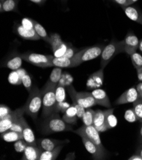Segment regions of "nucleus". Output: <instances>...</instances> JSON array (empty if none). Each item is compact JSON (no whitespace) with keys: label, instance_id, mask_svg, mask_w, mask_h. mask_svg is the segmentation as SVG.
<instances>
[{"label":"nucleus","instance_id":"obj_1","mask_svg":"<svg viewBox=\"0 0 142 160\" xmlns=\"http://www.w3.org/2000/svg\"><path fill=\"white\" fill-rule=\"evenodd\" d=\"M43 134H52L62 132H74L71 124L66 123L57 112L52 114L45 118L42 125Z\"/></svg>","mask_w":142,"mask_h":160},{"label":"nucleus","instance_id":"obj_2","mask_svg":"<svg viewBox=\"0 0 142 160\" xmlns=\"http://www.w3.org/2000/svg\"><path fill=\"white\" fill-rule=\"evenodd\" d=\"M56 87L46 83L41 90L42 93V116L44 118L49 117L54 112L57 103Z\"/></svg>","mask_w":142,"mask_h":160},{"label":"nucleus","instance_id":"obj_3","mask_svg":"<svg viewBox=\"0 0 142 160\" xmlns=\"http://www.w3.org/2000/svg\"><path fill=\"white\" fill-rule=\"evenodd\" d=\"M42 106V93L37 86L33 88L29 92V97L24 105L26 114L36 120Z\"/></svg>","mask_w":142,"mask_h":160},{"label":"nucleus","instance_id":"obj_4","mask_svg":"<svg viewBox=\"0 0 142 160\" xmlns=\"http://www.w3.org/2000/svg\"><path fill=\"white\" fill-rule=\"evenodd\" d=\"M103 49V45H97L86 47L80 51H78L72 58L75 67L79 66L81 64L84 62L97 58L101 56Z\"/></svg>","mask_w":142,"mask_h":160},{"label":"nucleus","instance_id":"obj_5","mask_svg":"<svg viewBox=\"0 0 142 160\" xmlns=\"http://www.w3.org/2000/svg\"><path fill=\"white\" fill-rule=\"evenodd\" d=\"M124 52L122 42L112 40L107 45L104 47V49L101 54V68H105L117 54Z\"/></svg>","mask_w":142,"mask_h":160},{"label":"nucleus","instance_id":"obj_6","mask_svg":"<svg viewBox=\"0 0 142 160\" xmlns=\"http://www.w3.org/2000/svg\"><path fill=\"white\" fill-rule=\"evenodd\" d=\"M21 56L23 60L40 68H45L54 67L52 59L54 56L52 55H44L32 52H27L21 54Z\"/></svg>","mask_w":142,"mask_h":160},{"label":"nucleus","instance_id":"obj_7","mask_svg":"<svg viewBox=\"0 0 142 160\" xmlns=\"http://www.w3.org/2000/svg\"><path fill=\"white\" fill-rule=\"evenodd\" d=\"M68 91L70 97L73 98L84 108H89L97 105L96 100H94L91 92H77L73 86L68 88Z\"/></svg>","mask_w":142,"mask_h":160},{"label":"nucleus","instance_id":"obj_8","mask_svg":"<svg viewBox=\"0 0 142 160\" xmlns=\"http://www.w3.org/2000/svg\"><path fill=\"white\" fill-rule=\"evenodd\" d=\"M74 133L81 137H85L93 143L96 144L101 150L106 151V150L102 144V142L100 136V132L96 130L94 125L82 126V127L74 131Z\"/></svg>","mask_w":142,"mask_h":160},{"label":"nucleus","instance_id":"obj_9","mask_svg":"<svg viewBox=\"0 0 142 160\" xmlns=\"http://www.w3.org/2000/svg\"><path fill=\"white\" fill-rule=\"evenodd\" d=\"M24 114H26V112L24 106L12 111V112L8 116L2 119H0V133H2L9 130L13 123L17 119L23 116Z\"/></svg>","mask_w":142,"mask_h":160},{"label":"nucleus","instance_id":"obj_10","mask_svg":"<svg viewBox=\"0 0 142 160\" xmlns=\"http://www.w3.org/2000/svg\"><path fill=\"white\" fill-rule=\"evenodd\" d=\"M50 44L54 52V57H62L66 52L68 45L63 42L61 36L57 33H52L50 35Z\"/></svg>","mask_w":142,"mask_h":160},{"label":"nucleus","instance_id":"obj_11","mask_svg":"<svg viewBox=\"0 0 142 160\" xmlns=\"http://www.w3.org/2000/svg\"><path fill=\"white\" fill-rule=\"evenodd\" d=\"M122 42L124 52L129 55L136 52L139 47L140 41L132 31L129 32Z\"/></svg>","mask_w":142,"mask_h":160},{"label":"nucleus","instance_id":"obj_12","mask_svg":"<svg viewBox=\"0 0 142 160\" xmlns=\"http://www.w3.org/2000/svg\"><path fill=\"white\" fill-rule=\"evenodd\" d=\"M86 150L92 155L94 159H104L107 156V151L101 150L96 144L85 137H81Z\"/></svg>","mask_w":142,"mask_h":160},{"label":"nucleus","instance_id":"obj_13","mask_svg":"<svg viewBox=\"0 0 142 160\" xmlns=\"http://www.w3.org/2000/svg\"><path fill=\"white\" fill-rule=\"evenodd\" d=\"M69 140H61L51 138H42L37 140V146L43 151L52 150L61 145H65Z\"/></svg>","mask_w":142,"mask_h":160},{"label":"nucleus","instance_id":"obj_14","mask_svg":"<svg viewBox=\"0 0 142 160\" xmlns=\"http://www.w3.org/2000/svg\"><path fill=\"white\" fill-rule=\"evenodd\" d=\"M139 98L136 88L132 87L124 91L118 99L115 102V105H123L126 103H134Z\"/></svg>","mask_w":142,"mask_h":160},{"label":"nucleus","instance_id":"obj_15","mask_svg":"<svg viewBox=\"0 0 142 160\" xmlns=\"http://www.w3.org/2000/svg\"><path fill=\"white\" fill-rule=\"evenodd\" d=\"M104 81V69L101 68L98 71L91 74L87 80V88L88 89H96L101 88Z\"/></svg>","mask_w":142,"mask_h":160},{"label":"nucleus","instance_id":"obj_16","mask_svg":"<svg viewBox=\"0 0 142 160\" xmlns=\"http://www.w3.org/2000/svg\"><path fill=\"white\" fill-rule=\"evenodd\" d=\"M93 125L99 132H104L108 130L106 122L105 110H97L95 111Z\"/></svg>","mask_w":142,"mask_h":160},{"label":"nucleus","instance_id":"obj_17","mask_svg":"<svg viewBox=\"0 0 142 160\" xmlns=\"http://www.w3.org/2000/svg\"><path fill=\"white\" fill-rule=\"evenodd\" d=\"M91 94L93 96L94 100H96L97 105L108 108L111 107V103H110L109 98L105 91L102 89L98 88L94 89L91 92Z\"/></svg>","mask_w":142,"mask_h":160},{"label":"nucleus","instance_id":"obj_18","mask_svg":"<svg viewBox=\"0 0 142 160\" xmlns=\"http://www.w3.org/2000/svg\"><path fill=\"white\" fill-rule=\"evenodd\" d=\"M42 150L37 146L26 145L24 149L22 159L23 160H40Z\"/></svg>","mask_w":142,"mask_h":160},{"label":"nucleus","instance_id":"obj_19","mask_svg":"<svg viewBox=\"0 0 142 160\" xmlns=\"http://www.w3.org/2000/svg\"><path fill=\"white\" fill-rule=\"evenodd\" d=\"M15 32L19 37L26 40H38L40 39L34 29H27L22 25H18L16 27Z\"/></svg>","mask_w":142,"mask_h":160},{"label":"nucleus","instance_id":"obj_20","mask_svg":"<svg viewBox=\"0 0 142 160\" xmlns=\"http://www.w3.org/2000/svg\"><path fill=\"white\" fill-rule=\"evenodd\" d=\"M122 8L129 19L142 25V12L138 8L131 5Z\"/></svg>","mask_w":142,"mask_h":160},{"label":"nucleus","instance_id":"obj_21","mask_svg":"<svg viewBox=\"0 0 142 160\" xmlns=\"http://www.w3.org/2000/svg\"><path fill=\"white\" fill-rule=\"evenodd\" d=\"M22 133L23 136V140L26 144L37 146V140H36L35 135L25 119L23 122V130Z\"/></svg>","mask_w":142,"mask_h":160},{"label":"nucleus","instance_id":"obj_22","mask_svg":"<svg viewBox=\"0 0 142 160\" xmlns=\"http://www.w3.org/2000/svg\"><path fill=\"white\" fill-rule=\"evenodd\" d=\"M22 58L21 54L13 53L9 56L5 62V67L12 70H17L21 68L22 62Z\"/></svg>","mask_w":142,"mask_h":160},{"label":"nucleus","instance_id":"obj_23","mask_svg":"<svg viewBox=\"0 0 142 160\" xmlns=\"http://www.w3.org/2000/svg\"><path fill=\"white\" fill-rule=\"evenodd\" d=\"M66 123L69 124L76 125L77 122V111L75 107L73 105H71V106L68 108V110L63 114L62 118Z\"/></svg>","mask_w":142,"mask_h":160},{"label":"nucleus","instance_id":"obj_24","mask_svg":"<svg viewBox=\"0 0 142 160\" xmlns=\"http://www.w3.org/2000/svg\"><path fill=\"white\" fill-rule=\"evenodd\" d=\"M53 65L55 67L62 68H73L75 67L72 58L64 57H54L52 59Z\"/></svg>","mask_w":142,"mask_h":160},{"label":"nucleus","instance_id":"obj_25","mask_svg":"<svg viewBox=\"0 0 142 160\" xmlns=\"http://www.w3.org/2000/svg\"><path fill=\"white\" fill-rule=\"evenodd\" d=\"M24 69L19 68L17 70H14L8 76V81L10 84L13 85H19L22 84V78L26 73Z\"/></svg>","mask_w":142,"mask_h":160},{"label":"nucleus","instance_id":"obj_26","mask_svg":"<svg viewBox=\"0 0 142 160\" xmlns=\"http://www.w3.org/2000/svg\"><path fill=\"white\" fill-rule=\"evenodd\" d=\"M64 146L65 145H61L52 150L42 151L40 160H55L60 154Z\"/></svg>","mask_w":142,"mask_h":160},{"label":"nucleus","instance_id":"obj_27","mask_svg":"<svg viewBox=\"0 0 142 160\" xmlns=\"http://www.w3.org/2000/svg\"><path fill=\"white\" fill-rule=\"evenodd\" d=\"M1 138L7 142H13L23 140L22 133L12 130H8L1 133Z\"/></svg>","mask_w":142,"mask_h":160},{"label":"nucleus","instance_id":"obj_28","mask_svg":"<svg viewBox=\"0 0 142 160\" xmlns=\"http://www.w3.org/2000/svg\"><path fill=\"white\" fill-rule=\"evenodd\" d=\"M18 3L19 0H3L0 2V10L1 12L17 11Z\"/></svg>","mask_w":142,"mask_h":160},{"label":"nucleus","instance_id":"obj_29","mask_svg":"<svg viewBox=\"0 0 142 160\" xmlns=\"http://www.w3.org/2000/svg\"><path fill=\"white\" fill-rule=\"evenodd\" d=\"M114 108H109L107 110H105V117H106V125L109 129L114 128L117 124V118L114 114Z\"/></svg>","mask_w":142,"mask_h":160},{"label":"nucleus","instance_id":"obj_30","mask_svg":"<svg viewBox=\"0 0 142 160\" xmlns=\"http://www.w3.org/2000/svg\"><path fill=\"white\" fill-rule=\"evenodd\" d=\"M33 24V29L36 31L37 35L40 37V38L43 39L45 42L50 43L51 42V37L47 34L46 30L45 28L37 21L32 19Z\"/></svg>","mask_w":142,"mask_h":160},{"label":"nucleus","instance_id":"obj_31","mask_svg":"<svg viewBox=\"0 0 142 160\" xmlns=\"http://www.w3.org/2000/svg\"><path fill=\"white\" fill-rule=\"evenodd\" d=\"M61 74H62V70L61 68H59V67L54 68L51 72V74L49 77V80L47 81L46 83L54 86H57L60 80V78L61 77Z\"/></svg>","mask_w":142,"mask_h":160},{"label":"nucleus","instance_id":"obj_32","mask_svg":"<svg viewBox=\"0 0 142 160\" xmlns=\"http://www.w3.org/2000/svg\"><path fill=\"white\" fill-rule=\"evenodd\" d=\"M94 114H95V111L93 110L91 108L86 109L85 112L82 118L84 122V125L85 126L93 125Z\"/></svg>","mask_w":142,"mask_h":160},{"label":"nucleus","instance_id":"obj_33","mask_svg":"<svg viewBox=\"0 0 142 160\" xmlns=\"http://www.w3.org/2000/svg\"><path fill=\"white\" fill-rule=\"evenodd\" d=\"M134 112L136 116L138 121L142 122V99L138 98L133 103Z\"/></svg>","mask_w":142,"mask_h":160},{"label":"nucleus","instance_id":"obj_34","mask_svg":"<svg viewBox=\"0 0 142 160\" xmlns=\"http://www.w3.org/2000/svg\"><path fill=\"white\" fill-rule=\"evenodd\" d=\"M56 98L57 103L65 101L66 91L64 86L60 84H57L56 89Z\"/></svg>","mask_w":142,"mask_h":160},{"label":"nucleus","instance_id":"obj_35","mask_svg":"<svg viewBox=\"0 0 142 160\" xmlns=\"http://www.w3.org/2000/svg\"><path fill=\"white\" fill-rule=\"evenodd\" d=\"M133 65L135 69L142 67V56L138 52H135L130 55Z\"/></svg>","mask_w":142,"mask_h":160},{"label":"nucleus","instance_id":"obj_36","mask_svg":"<svg viewBox=\"0 0 142 160\" xmlns=\"http://www.w3.org/2000/svg\"><path fill=\"white\" fill-rule=\"evenodd\" d=\"M24 119V118L23 116H22L20 118H19L18 119H17L13 123L12 127L10 128V129L9 130L17 132H19V133H22V130H23Z\"/></svg>","mask_w":142,"mask_h":160},{"label":"nucleus","instance_id":"obj_37","mask_svg":"<svg viewBox=\"0 0 142 160\" xmlns=\"http://www.w3.org/2000/svg\"><path fill=\"white\" fill-rule=\"evenodd\" d=\"M70 106H71V105L66 101L56 103L54 112H57V113L61 112L62 114H64Z\"/></svg>","mask_w":142,"mask_h":160},{"label":"nucleus","instance_id":"obj_38","mask_svg":"<svg viewBox=\"0 0 142 160\" xmlns=\"http://www.w3.org/2000/svg\"><path fill=\"white\" fill-rule=\"evenodd\" d=\"M22 84L24 85V88L28 91L29 92L33 89L32 86V81H31V77L26 73L22 78Z\"/></svg>","mask_w":142,"mask_h":160},{"label":"nucleus","instance_id":"obj_39","mask_svg":"<svg viewBox=\"0 0 142 160\" xmlns=\"http://www.w3.org/2000/svg\"><path fill=\"white\" fill-rule=\"evenodd\" d=\"M12 111L8 106L2 104L1 106H0V119H2L8 116L11 112Z\"/></svg>","mask_w":142,"mask_h":160},{"label":"nucleus","instance_id":"obj_40","mask_svg":"<svg viewBox=\"0 0 142 160\" xmlns=\"http://www.w3.org/2000/svg\"><path fill=\"white\" fill-rule=\"evenodd\" d=\"M124 118L125 120H127L129 122H135L138 121L136 114L134 112L133 109H130L125 112Z\"/></svg>","mask_w":142,"mask_h":160},{"label":"nucleus","instance_id":"obj_41","mask_svg":"<svg viewBox=\"0 0 142 160\" xmlns=\"http://www.w3.org/2000/svg\"><path fill=\"white\" fill-rule=\"evenodd\" d=\"M78 52V50L76 49H75V47H73L72 46H71V47L69 46L66 52L62 57L68 58H72Z\"/></svg>","mask_w":142,"mask_h":160},{"label":"nucleus","instance_id":"obj_42","mask_svg":"<svg viewBox=\"0 0 142 160\" xmlns=\"http://www.w3.org/2000/svg\"><path fill=\"white\" fill-rule=\"evenodd\" d=\"M22 26L27 29H33V24L32 19L24 18L22 21Z\"/></svg>","mask_w":142,"mask_h":160},{"label":"nucleus","instance_id":"obj_43","mask_svg":"<svg viewBox=\"0 0 142 160\" xmlns=\"http://www.w3.org/2000/svg\"><path fill=\"white\" fill-rule=\"evenodd\" d=\"M136 90L138 91L139 98L142 99V82H140L136 86Z\"/></svg>","mask_w":142,"mask_h":160},{"label":"nucleus","instance_id":"obj_44","mask_svg":"<svg viewBox=\"0 0 142 160\" xmlns=\"http://www.w3.org/2000/svg\"><path fill=\"white\" fill-rule=\"evenodd\" d=\"M128 159L129 160H142V157L140 154L135 153V154L131 156L130 158H129Z\"/></svg>","mask_w":142,"mask_h":160},{"label":"nucleus","instance_id":"obj_45","mask_svg":"<svg viewBox=\"0 0 142 160\" xmlns=\"http://www.w3.org/2000/svg\"><path fill=\"white\" fill-rule=\"evenodd\" d=\"M138 78L140 82H142V67L136 69Z\"/></svg>","mask_w":142,"mask_h":160},{"label":"nucleus","instance_id":"obj_46","mask_svg":"<svg viewBox=\"0 0 142 160\" xmlns=\"http://www.w3.org/2000/svg\"><path fill=\"white\" fill-rule=\"evenodd\" d=\"M29 1L32 2L38 5H42L46 2L47 0H29Z\"/></svg>","mask_w":142,"mask_h":160},{"label":"nucleus","instance_id":"obj_47","mask_svg":"<svg viewBox=\"0 0 142 160\" xmlns=\"http://www.w3.org/2000/svg\"><path fill=\"white\" fill-rule=\"evenodd\" d=\"M111 1L120 5L121 7H123L126 2V0H111Z\"/></svg>","mask_w":142,"mask_h":160},{"label":"nucleus","instance_id":"obj_48","mask_svg":"<svg viewBox=\"0 0 142 160\" xmlns=\"http://www.w3.org/2000/svg\"><path fill=\"white\" fill-rule=\"evenodd\" d=\"M138 0H126V2L124 4V5L123 7H127V6H130L132 4H133L134 3L136 2Z\"/></svg>","mask_w":142,"mask_h":160},{"label":"nucleus","instance_id":"obj_49","mask_svg":"<svg viewBox=\"0 0 142 160\" xmlns=\"http://www.w3.org/2000/svg\"><path fill=\"white\" fill-rule=\"evenodd\" d=\"M135 153L140 154V155L142 157V143L140 142V145H139L138 147L137 148V149H136Z\"/></svg>","mask_w":142,"mask_h":160},{"label":"nucleus","instance_id":"obj_50","mask_svg":"<svg viewBox=\"0 0 142 160\" xmlns=\"http://www.w3.org/2000/svg\"><path fill=\"white\" fill-rule=\"evenodd\" d=\"M139 138L140 141L141 143H142V122L140 126V133H139Z\"/></svg>","mask_w":142,"mask_h":160},{"label":"nucleus","instance_id":"obj_51","mask_svg":"<svg viewBox=\"0 0 142 160\" xmlns=\"http://www.w3.org/2000/svg\"><path fill=\"white\" fill-rule=\"evenodd\" d=\"M139 49L140 51L142 52V40L140 41V43H139Z\"/></svg>","mask_w":142,"mask_h":160},{"label":"nucleus","instance_id":"obj_52","mask_svg":"<svg viewBox=\"0 0 142 160\" xmlns=\"http://www.w3.org/2000/svg\"><path fill=\"white\" fill-rule=\"evenodd\" d=\"M62 2H66V0H62Z\"/></svg>","mask_w":142,"mask_h":160},{"label":"nucleus","instance_id":"obj_53","mask_svg":"<svg viewBox=\"0 0 142 160\" xmlns=\"http://www.w3.org/2000/svg\"><path fill=\"white\" fill-rule=\"evenodd\" d=\"M3 0H0V2H3Z\"/></svg>","mask_w":142,"mask_h":160}]
</instances>
